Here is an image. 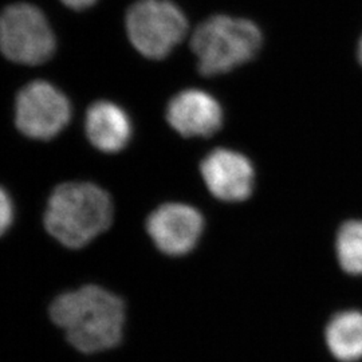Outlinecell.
Wrapping results in <instances>:
<instances>
[{
    "mask_svg": "<svg viewBox=\"0 0 362 362\" xmlns=\"http://www.w3.org/2000/svg\"><path fill=\"white\" fill-rule=\"evenodd\" d=\"M165 121L182 140L209 141L224 128L226 112L214 93L203 88H187L169 100Z\"/></svg>",
    "mask_w": 362,
    "mask_h": 362,
    "instance_id": "9c48e42d",
    "label": "cell"
},
{
    "mask_svg": "<svg viewBox=\"0 0 362 362\" xmlns=\"http://www.w3.org/2000/svg\"><path fill=\"white\" fill-rule=\"evenodd\" d=\"M206 228L203 211L181 200L163 203L146 219V233L156 248L172 259L192 255L200 246Z\"/></svg>",
    "mask_w": 362,
    "mask_h": 362,
    "instance_id": "8992f818",
    "label": "cell"
},
{
    "mask_svg": "<svg viewBox=\"0 0 362 362\" xmlns=\"http://www.w3.org/2000/svg\"><path fill=\"white\" fill-rule=\"evenodd\" d=\"M64 4L73 10H85L91 7L97 0H62Z\"/></svg>",
    "mask_w": 362,
    "mask_h": 362,
    "instance_id": "5bb4252c",
    "label": "cell"
},
{
    "mask_svg": "<svg viewBox=\"0 0 362 362\" xmlns=\"http://www.w3.org/2000/svg\"><path fill=\"white\" fill-rule=\"evenodd\" d=\"M357 59H358V64L362 67V37L358 42V47H357Z\"/></svg>",
    "mask_w": 362,
    "mask_h": 362,
    "instance_id": "9a60e30c",
    "label": "cell"
},
{
    "mask_svg": "<svg viewBox=\"0 0 362 362\" xmlns=\"http://www.w3.org/2000/svg\"><path fill=\"white\" fill-rule=\"evenodd\" d=\"M0 50L10 61L40 65L55 52V37L38 7L19 3L0 13Z\"/></svg>",
    "mask_w": 362,
    "mask_h": 362,
    "instance_id": "5b68a950",
    "label": "cell"
},
{
    "mask_svg": "<svg viewBox=\"0 0 362 362\" xmlns=\"http://www.w3.org/2000/svg\"><path fill=\"white\" fill-rule=\"evenodd\" d=\"M13 206L11 197L0 187V236L13 224Z\"/></svg>",
    "mask_w": 362,
    "mask_h": 362,
    "instance_id": "4fadbf2b",
    "label": "cell"
},
{
    "mask_svg": "<svg viewBox=\"0 0 362 362\" xmlns=\"http://www.w3.org/2000/svg\"><path fill=\"white\" fill-rule=\"evenodd\" d=\"M112 220L110 196L90 182H65L57 187L45 212L46 230L69 248L89 245L110 227Z\"/></svg>",
    "mask_w": 362,
    "mask_h": 362,
    "instance_id": "7a4b0ae2",
    "label": "cell"
},
{
    "mask_svg": "<svg viewBox=\"0 0 362 362\" xmlns=\"http://www.w3.org/2000/svg\"><path fill=\"white\" fill-rule=\"evenodd\" d=\"M54 324L82 353L112 349L121 342L125 305L100 286H83L55 298L50 308Z\"/></svg>",
    "mask_w": 362,
    "mask_h": 362,
    "instance_id": "6da1fadb",
    "label": "cell"
},
{
    "mask_svg": "<svg viewBox=\"0 0 362 362\" xmlns=\"http://www.w3.org/2000/svg\"><path fill=\"white\" fill-rule=\"evenodd\" d=\"M70 117V101L50 82H30L16 97V127L27 137L35 140L54 139L67 127Z\"/></svg>",
    "mask_w": 362,
    "mask_h": 362,
    "instance_id": "ba28073f",
    "label": "cell"
},
{
    "mask_svg": "<svg viewBox=\"0 0 362 362\" xmlns=\"http://www.w3.org/2000/svg\"><path fill=\"white\" fill-rule=\"evenodd\" d=\"M88 139L105 153L122 151L132 137V122L127 112L110 101H97L88 109L85 118Z\"/></svg>",
    "mask_w": 362,
    "mask_h": 362,
    "instance_id": "30bf717a",
    "label": "cell"
},
{
    "mask_svg": "<svg viewBox=\"0 0 362 362\" xmlns=\"http://www.w3.org/2000/svg\"><path fill=\"white\" fill-rule=\"evenodd\" d=\"M262 47V33L248 19L211 16L196 28L191 49L197 73L204 78L230 76L252 62Z\"/></svg>",
    "mask_w": 362,
    "mask_h": 362,
    "instance_id": "3957f363",
    "label": "cell"
},
{
    "mask_svg": "<svg viewBox=\"0 0 362 362\" xmlns=\"http://www.w3.org/2000/svg\"><path fill=\"white\" fill-rule=\"evenodd\" d=\"M199 173L208 194L224 204L250 200L257 187V168L243 152L214 146L199 163Z\"/></svg>",
    "mask_w": 362,
    "mask_h": 362,
    "instance_id": "52a82bcc",
    "label": "cell"
},
{
    "mask_svg": "<svg viewBox=\"0 0 362 362\" xmlns=\"http://www.w3.org/2000/svg\"><path fill=\"white\" fill-rule=\"evenodd\" d=\"M325 344L338 362L362 361V310L334 313L325 326Z\"/></svg>",
    "mask_w": 362,
    "mask_h": 362,
    "instance_id": "8fae6325",
    "label": "cell"
},
{
    "mask_svg": "<svg viewBox=\"0 0 362 362\" xmlns=\"http://www.w3.org/2000/svg\"><path fill=\"white\" fill-rule=\"evenodd\" d=\"M188 22L169 0H139L127 13V31L134 49L149 59H164L187 34Z\"/></svg>",
    "mask_w": 362,
    "mask_h": 362,
    "instance_id": "277c9868",
    "label": "cell"
},
{
    "mask_svg": "<svg viewBox=\"0 0 362 362\" xmlns=\"http://www.w3.org/2000/svg\"><path fill=\"white\" fill-rule=\"evenodd\" d=\"M337 263L341 272L362 278V219L345 220L334 240Z\"/></svg>",
    "mask_w": 362,
    "mask_h": 362,
    "instance_id": "7c38bea8",
    "label": "cell"
}]
</instances>
